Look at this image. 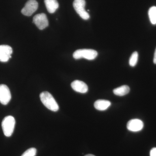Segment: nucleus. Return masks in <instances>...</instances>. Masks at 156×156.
<instances>
[{"mask_svg":"<svg viewBox=\"0 0 156 156\" xmlns=\"http://www.w3.org/2000/svg\"><path fill=\"white\" fill-rule=\"evenodd\" d=\"M44 3L48 11L50 14H53L59 7L56 0H44Z\"/></svg>","mask_w":156,"mask_h":156,"instance_id":"nucleus-11","label":"nucleus"},{"mask_svg":"<svg viewBox=\"0 0 156 156\" xmlns=\"http://www.w3.org/2000/svg\"><path fill=\"white\" fill-rule=\"evenodd\" d=\"M13 53L12 48L9 45H0V61L6 62L11 58Z\"/></svg>","mask_w":156,"mask_h":156,"instance_id":"nucleus-8","label":"nucleus"},{"mask_svg":"<svg viewBox=\"0 0 156 156\" xmlns=\"http://www.w3.org/2000/svg\"><path fill=\"white\" fill-rule=\"evenodd\" d=\"M36 154V149L35 148L32 147L26 151L21 156H35Z\"/></svg>","mask_w":156,"mask_h":156,"instance_id":"nucleus-16","label":"nucleus"},{"mask_svg":"<svg viewBox=\"0 0 156 156\" xmlns=\"http://www.w3.org/2000/svg\"><path fill=\"white\" fill-rule=\"evenodd\" d=\"M97 56V51L92 49H80L76 50L73 54V57L76 59L85 58L88 60H93Z\"/></svg>","mask_w":156,"mask_h":156,"instance_id":"nucleus-3","label":"nucleus"},{"mask_svg":"<svg viewBox=\"0 0 156 156\" xmlns=\"http://www.w3.org/2000/svg\"><path fill=\"white\" fill-rule=\"evenodd\" d=\"M130 90L128 86L124 85L114 89L113 92L115 95L122 96L128 94L130 92Z\"/></svg>","mask_w":156,"mask_h":156,"instance_id":"nucleus-13","label":"nucleus"},{"mask_svg":"<svg viewBox=\"0 0 156 156\" xmlns=\"http://www.w3.org/2000/svg\"><path fill=\"white\" fill-rule=\"evenodd\" d=\"M33 23L41 30L46 28L49 25L48 17L44 13L36 15L33 18Z\"/></svg>","mask_w":156,"mask_h":156,"instance_id":"nucleus-5","label":"nucleus"},{"mask_svg":"<svg viewBox=\"0 0 156 156\" xmlns=\"http://www.w3.org/2000/svg\"><path fill=\"white\" fill-rule=\"evenodd\" d=\"M138 54L135 51L132 53L129 59V63L130 66L134 67L136 65L138 61Z\"/></svg>","mask_w":156,"mask_h":156,"instance_id":"nucleus-15","label":"nucleus"},{"mask_svg":"<svg viewBox=\"0 0 156 156\" xmlns=\"http://www.w3.org/2000/svg\"><path fill=\"white\" fill-rule=\"evenodd\" d=\"M11 98V92L5 85H0V102L6 105L10 102Z\"/></svg>","mask_w":156,"mask_h":156,"instance_id":"nucleus-7","label":"nucleus"},{"mask_svg":"<svg viewBox=\"0 0 156 156\" xmlns=\"http://www.w3.org/2000/svg\"><path fill=\"white\" fill-rule=\"evenodd\" d=\"M86 1L85 0H74L73 6L74 8L82 19L87 20L90 18V16L88 12L85 10Z\"/></svg>","mask_w":156,"mask_h":156,"instance_id":"nucleus-4","label":"nucleus"},{"mask_svg":"<svg viewBox=\"0 0 156 156\" xmlns=\"http://www.w3.org/2000/svg\"><path fill=\"white\" fill-rule=\"evenodd\" d=\"M153 61L154 63L155 64H156V48L155 50L154 54Z\"/></svg>","mask_w":156,"mask_h":156,"instance_id":"nucleus-18","label":"nucleus"},{"mask_svg":"<svg viewBox=\"0 0 156 156\" xmlns=\"http://www.w3.org/2000/svg\"><path fill=\"white\" fill-rule=\"evenodd\" d=\"M150 156H156V147H154L151 150Z\"/></svg>","mask_w":156,"mask_h":156,"instance_id":"nucleus-17","label":"nucleus"},{"mask_svg":"<svg viewBox=\"0 0 156 156\" xmlns=\"http://www.w3.org/2000/svg\"><path fill=\"white\" fill-rule=\"evenodd\" d=\"M85 156H95L94 155H92V154H87V155H86Z\"/></svg>","mask_w":156,"mask_h":156,"instance_id":"nucleus-19","label":"nucleus"},{"mask_svg":"<svg viewBox=\"0 0 156 156\" xmlns=\"http://www.w3.org/2000/svg\"><path fill=\"white\" fill-rule=\"evenodd\" d=\"M38 7V4L36 0H29L21 10V13L25 16H30L37 11Z\"/></svg>","mask_w":156,"mask_h":156,"instance_id":"nucleus-6","label":"nucleus"},{"mask_svg":"<svg viewBox=\"0 0 156 156\" xmlns=\"http://www.w3.org/2000/svg\"><path fill=\"white\" fill-rule=\"evenodd\" d=\"M15 123V119L12 116H8L4 118L2 125L5 136L8 137L11 136L14 132Z\"/></svg>","mask_w":156,"mask_h":156,"instance_id":"nucleus-2","label":"nucleus"},{"mask_svg":"<svg viewBox=\"0 0 156 156\" xmlns=\"http://www.w3.org/2000/svg\"><path fill=\"white\" fill-rule=\"evenodd\" d=\"M71 87L74 91L79 93H86L88 91V87L87 84L83 81L78 80L72 83Z\"/></svg>","mask_w":156,"mask_h":156,"instance_id":"nucleus-10","label":"nucleus"},{"mask_svg":"<svg viewBox=\"0 0 156 156\" xmlns=\"http://www.w3.org/2000/svg\"><path fill=\"white\" fill-rule=\"evenodd\" d=\"M41 101L45 107L50 110L57 112L59 109V107L53 95L48 92H42L40 95Z\"/></svg>","mask_w":156,"mask_h":156,"instance_id":"nucleus-1","label":"nucleus"},{"mask_svg":"<svg viewBox=\"0 0 156 156\" xmlns=\"http://www.w3.org/2000/svg\"><path fill=\"white\" fill-rule=\"evenodd\" d=\"M148 15L150 20L152 24H156V7H151L148 11Z\"/></svg>","mask_w":156,"mask_h":156,"instance_id":"nucleus-14","label":"nucleus"},{"mask_svg":"<svg viewBox=\"0 0 156 156\" xmlns=\"http://www.w3.org/2000/svg\"><path fill=\"white\" fill-rule=\"evenodd\" d=\"M127 128L129 131L132 132H138L143 128L144 123L141 120L138 119H133L127 123Z\"/></svg>","mask_w":156,"mask_h":156,"instance_id":"nucleus-9","label":"nucleus"},{"mask_svg":"<svg viewBox=\"0 0 156 156\" xmlns=\"http://www.w3.org/2000/svg\"><path fill=\"white\" fill-rule=\"evenodd\" d=\"M111 105L110 101L106 100H98L94 103V107L98 110L105 111Z\"/></svg>","mask_w":156,"mask_h":156,"instance_id":"nucleus-12","label":"nucleus"}]
</instances>
